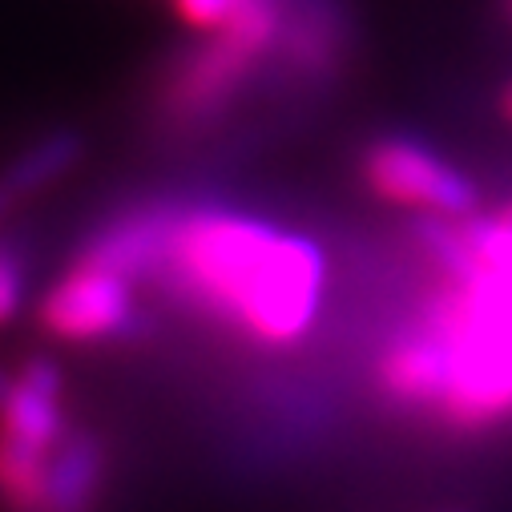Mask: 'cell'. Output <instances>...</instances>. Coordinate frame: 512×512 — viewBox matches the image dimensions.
I'll use <instances>...</instances> for the list:
<instances>
[{
    "label": "cell",
    "instance_id": "ba28073f",
    "mask_svg": "<svg viewBox=\"0 0 512 512\" xmlns=\"http://www.w3.org/2000/svg\"><path fill=\"white\" fill-rule=\"evenodd\" d=\"M101 480H105V444L85 428H69L49 460L45 512H93Z\"/></svg>",
    "mask_w": 512,
    "mask_h": 512
},
{
    "label": "cell",
    "instance_id": "8992f818",
    "mask_svg": "<svg viewBox=\"0 0 512 512\" xmlns=\"http://www.w3.org/2000/svg\"><path fill=\"white\" fill-rule=\"evenodd\" d=\"M65 432V371L53 355H33L13 371V388L0 404V444L49 460Z\"/></svg>",
    "mask_w": 512,
    "mask_h": 512
},
{
    "label": "cell",
    "instance_id": "8fae6325",
    "mask_svg": "<svg viewBox=\"0 0 512 512\" xmlns=\"http://www.w3.org/2000/svg\"><path fill=\"white\" fill-rule=\"evenodd\" d=\"M25 295H29L25 254L9 242H0V327H9L25 311Z\"/></svg>",
    "mask_w": 512,
    "mask_h": 512
},
{
    "label": "cell",
    "instance_id": "3957f363",
    "mask_svg": "<svg viewBox=\"0 0 512 512\" xmlns=\"http://www.w3.org/2000/svg\"><path fill=\"white\" fill-rule=\"evenodd\" d=\"M283 29V0H250L222 29L206 33L162 85V113L170 125H198L218 117L230 97L275 49Z\"/></svg>",
    "mask_w": 512,
    "mask_h": 512
},
{
    "label": "cell",
    "instance_id": "277c9868",
    "mask_svg": "<svg viewBox=\"0 0 512 512\" xmlns=\"http://www.w3.org/2000/svg\"><path fill=\"white\" fill-rule=\"evenodd\" d=\"M363 174L375 194L420 210L424 218L464 222L476 214V186L432 146L416 138H379L363 154Z\"/></svg>",
    "mask_w": 512,
    "mask_h": 512
},
{
    "label": "cell",
    "instance_id": "5b68a950",
    "mask_svg": "<svg viewBox=\"0 0 512 512\" xmlns=\"http://www.w3.org/2000/svg\"><path fill=\"white\" fill-rule=\"evenodd\" d=\"M41 327L61 339V343H101V339H121L138 327V299L134 283L113 271L77 263L69 275H61L41 307H37Z\"/></svg>",
    "mask_w": 512,
    "mask_h": 512
},
{
    "label": "cell",
    "instance_id": "30bf717a",
    "mask_svg": "<svg viewBox=\"0 0 512 512\" xmlns=\"http://www.w3.org/2000/svg\"><path fill=\"white\" fill-rule=\"evenodd\" d=\"M81 158H85V138L73 130H53V134L37 138L33 146H25L5 170H0V182H5V190L17 202H25V198L49 190L53 182H61L65 174H73Z\"/></svg>",
    "mask_w": 512,
    "mask_h": 512
},
{
    "label": "cell",
    "instance_id": "9a60e30c",
    "mask_svg": "<svg viewBox=\"0 0 512 512\" xmlns=\"http://www.w3.org/2000/svg\"><path fill=\"white\" fill-rule=\"evenodd\" d=\"M504 9H508V17H512V0H504Z\"/></svg>",
    "mask_w": 512,
    "mask_h": 512
},
{
    "label": "cell",
    "instance_id": "4fadbf2b",
    "mask_svg": "<svg viewBox=\"0 0 512 512\" xmlns=\"http://www.w3.org/2000/svg\"><path fill=\"white\" fill-rule=\"evenodd\" d=\"M9 388H13V371H5V367H0V404H5Z\"/></svg>",
    "mask_w": 512,
    "mask_h": 512
},
{
    "label": "cell",
    "instance_id": "7c38bea8",
    "mask_svg": "<svg viewBox=\"0 0 512 512\" xmlns=\"http://www.w3.org/2000/svg\"><path fill=\"white\" fill-rule=\"evenodd\" d=\"M17 206H21V202H17V198H13L9 190H5V182H0V222H5V218H9V214H13Z\"/></svg>",
    "mask_w": 512,
    "mask_h": 512
},
{
    "label": "cell",
    "instance_id": "7a4b0ae2",
    "mask_svg": "<svg viewBox=\"0 0 512 512\" xmlns=\"http://www.w3.org/2000/svg\"><path fill=\"white\" fill-rule=\"evenodd\" d=\"M460 230L472 259L420 335L440 363L436 408L460 424H492L512 412V206L464 218Z\"/></svg>",
    "mask_w": 512,
    "mask_h": 512
},
{
    "label": "cell",
    "instance_id": "9c48e42d",
    "mask_svg": "<svg viewBox=\"0 0 512 512\" xmlns=\"http://www.w3.org/2000/svg\"><path fill=\"white\" fill-rule=\"evenodd\" d=\"M343 21L323 5V0H283V29H279V41L275 49L287 53V61L307 73V77H323L335 61H339V49H343Z\"/></svg>",
    "mask_w": 512,
    "mask_h": 512
},
{
    "label": "cell",
    "instance_id": "52a82bcc",
    "mask_svg": "<svg viewBox=\"0 0 512 512\" xmlns=\"http://www.w3.org/2000/svg\"><path fill=\"white\" fill-rule=\"evenodd\" d=\"M178 226V206H142L125 218H113L109 226H101L77 263L113 271L121 279H158L170 254V238Z\"/></svg>",
    "mask_w": 512,
    "mask_h": 512
},
{
    "label": "cell",
    "instance_id": "6da1fadb",
    "mask_svg": "<svg viewBox=\"0 0 512 512\" xmlns=\"http://www.w3.org/2000/svg\"><path fill=\"white\" fill-rule=\"evenodd\" d=\"M158 279H174L198 303L238 319L267 343L311 331L327 291L323 250L263 218L234 210H178Z\"/></svg>",
    "mask_w": 512,
    "mask_h": 512
},
{
    "label": "cell",
    "instance_id": "5bb4252c",
    "mask_svg": "<svg viewBox=\"0 0 512 512\" xmlns=\"http://www.w3.org/2000/svg\"><path fill=\"white\" fill-rule=\"evenodd\" d=\"M504 113H508V117H512V85H508V89H504Z\"/></svg>",
    "mask_w": 512,
    "mask_h": 512
}]
</instances>
